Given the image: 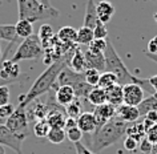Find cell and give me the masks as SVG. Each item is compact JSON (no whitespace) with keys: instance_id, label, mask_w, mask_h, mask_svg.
<instances>
[{"instance_id":"cell-1","label":"cell","mask_w":157,"mask_h":154,"mask_svg":"<svg viewBox=\"0 0 157 154\" xmlns=\"http://www.w3.org/2000/svg\"><path fill=\"white\" fill-rule=\"evenodd\" d=\"M75 51L64 54V56H61L59 60L55 61L53 64H51L48 68H47L44 72H43L40 76L36 78V81L32 84V86L29 88V90L24 94L23 100L19 102V106L27 109L28 108V105L32 104L35 100H37L41 94H44V93L48 92V90L52 89L55 82L57 81V77H59V74H60V72L65 68V66H68L69 61H71V57H72Z\"/></svg>"},{"instance_id":"cell-2","label":"cell","mask_w":157,"mask_h":154,"mask_svg":"<svg viewBox=\"0 0 157 154\" xmlns=\"http://www.w3.org/2000/svg\"><path fill=\"white\" fill-rule=\"evenodd\" d=\"M127 126L128 124L117 120V118H113L107 124L96 128V130L92 133L91 152L97 154L101 150L107 149L108 146L116 144L124 136H127Z\"/></svg>"},{"instance_id":"cell-3","label":"cell","mask_w":157,"mask_h":154,"mask_svg":"<svg viewBox=\"0 0 157 154\" xmlns=\"http://www.w3.org/2000/svg\"><path fill=\"white\" fill-rule=\"evenodd\" d=\"M104 57H105V70L115 74L120 85L124 86L128 84H137L143 86V88L145 85L151 86L148 82V78L147 80L145 78H139L129 72L128 68L123 62V60L120 58L116 48L109 40H107V48L104 51Z\"/></svg>"},{"instance_id":"cell-4","label":"cell","mask_w":157,"mask_h":154,"mask_svg":"<svg viewBox=\"0 0 157 154\" xmlns=\"http://www.w3.org/2000/svg\"><path fill=\"white\" fill-rule=\"evenodd\" d=\"M19 7V20H27L29 23H36L39 20L57 17L60 12L53 7H45L37 0H17Z\"/></svg>"},{"instance_id":"cell-5","label":"cell","mask_w":157,"mask_h":154,"mask_svg":"<svg viewBox=\"0 0 157 154\" xmlns=\"http://www.w3.org/2000/svg\"><path fill=\"white\" fill-rule=\"evenodd\" d=\"M43 54H44V49L41 47L40 39L37 35L33 33L20 43V45L15 51L11 60L13 62H19L23 60H37Z\"/></svg>"},{"instance_id":"cell-6","label":"cell","mask_w":157,"mask_h":154,"mask_svg":"<svg viewBox=\"0 0 157 154\" xmlns=\"http://www.w3.org/2000/svg\"><path fill=\"white\" fill-rule=\"evenodd\" d=\"M4 125L13 133L27 134L28 125H29L28 117H27V109L17 105V108H15L12 114L6 120Z\"/></svg>"},{"instance_id":"cell-7","label":"cell","mask_w":157,"mask_h":154,"mask_svg":"<svg viewBox=\"0 0 157 154\" xmlns=\"http://www.w3.org/2000/svg\"><path fill=\"white\" fill-rule=\"evenodd\" d=\"M25 138H27V134L13 133V132H11L4 124L0 125V145L8 146V148L12 149L16 154H23L21 145Z\"/></svg>"},{"instance_id":"cell-8","label":"cell","mask_w":157,"mask_h":154,"mask_svg":"<svg viewBox=\"0 0 157 154\" xmlns=\"http://www.w3.org/2000/svg\"><path fill=\"white\" fill-rule=\"evenodd\" d=\"M145 100L144 88L137 84H128L123 86V104L139 106Z\"/></svg>"},{"instance_id":"cell-9","label":"cell","mask_w":157,"mask_h":154,"mask_svg":"<svg viewBox=\"0 0 157 154\" xmlns=\"http://www.w3.org/2000/svg\"><path fill=\"white\" fill-rule=\"evenodd\" d=\"M60 108H61L60 105L51 102V110L45 118L47 122L51 126V129H64L65 128V120H67L65 109H60Z\"/></svg>"},{"instance_id":"cell-10","label":"cell","mask_w":157,"mask_h":154,"mask_svg":"<svg viewBox=\"0 0 157 154\" xmlns=\"http://www.w3.org/2000/svg\"><path fill=\"white\" fill-rule=\"evenodd\" d=\"M116 116V108L111 104H103L100 106H96L95 110H93V117H95L96 121V126H99L107 124L108 121L113 120Z\"/></svg>"},{"instance_id":"cell-11","label":"cell","mask_w":157,"mask_h":154,"mask_svg":"<svg viewBox=\"0 0 157 154\" xmlns=\"http://www.w3.org/2000/svg\"><path fill=\"white\" fill-rule=\"evenodd\" d=\"M115 117L117 120L125 122V124H132V122H136L140 118V112L136 106L121 104L116 108V116Z\"/></svg>"},{"instance_id":"cell-12","label":"cell","mask_w":157,"mask_h":154,"mask_svg":"<svg viewBox=\"0 0 157 154\" xmlns=\"http://www.w3.org/2000/svg\"><path fill=\"white\" fill-rule=\"evenodd\" d=\"M85 69H96L99 72H105V57L104 53H92L87 49L84 52Z\"/></svg>"},{"instance_id":"cell-13","label":"cell","mask_w":157,"mask_h":154,"mask_svg":"<svg viewBox=\"0 0 157 154\" xmlns=\"http://www.w3.org/2000/svg\"><path fill=\"white\" fill-rule=\"evenodd\" d=\"M35 106L33 108H28V112H27V117H28V121L32 120H45L47 116L49 113V105L51 104H45V102H41L39 100H35Z\"/></svg>"},{"instance_id":"cell-14","label":"cell","mask_w":157,"mask_h":154,"mask_svg":"<svg viewBox=\"0 0 157 154\" xmlns=\"http://www.w3.org/2000/svg\"><path fill=\"white\" fill-rule=\"evenodd\" d=\"M96 13L97 20L101 21L103 24H107V23L111 21L113 13H115V7L108 0H101L96 4Z\"/></svg>"},{"instance_id":"cell-15","label":"cell","mask_w":157,"mask_h":154,"mask_svg":"<svg viewBox=\"0 0 157 154\" xmlns=\"http://www.w3.org/2000/svg\"><path fill=\"white\" fill-rule=\"evenodd\" d=\"M76 96H75V92L72 89V86L69 85H59L56 89V94H55V100H56V104L60 106H67L72 102Z\"/></svg>"},{"instance_id":"cell-16","label":"cell","mask_w":157,"mask_h":154,"mask_svg":"<svg viewBox=\"0 0 157 154\" xmlns=\"http://www.w3.org/2000/svg\"><path fill=\"white\" fill-rule=\"evenodd\" d=\"M76 125L83 133H93L97 128L93 113H91V112L81 113L80 116L76 118Z\"/></svg>"},{"instance_id":"cell-17","label":"cell","mask_w":157,"mask_h":154,"mask_svg":"<svg viewBox=\"0 0 157 154\" xmlns=\"http://www.w3.org/2000/svg\"><path fill=\"white\" fill-rule=\"evenodd\" d=\"M83 78H84L83 73H76V72H73L71 68L65 66V68L60 72V74H59L57 81H59V85L73 86V85H76L80 80H83Z\"/></svg>"},{"instance_id":"cell-18","label":"cell","mask_w":157,"mask_h":154,"mask_svg":"<svg viewBox=\"0 0 157 154\" xmlns=\"http://www.w3.org/2000/svg\"><path fill=\"white\" fill-rule=\"evenodd\" d=\"M105 96H107V102L117 108L119 105L123 104V85L115 84L109 88L104 89Z\"/></svg>"},{"instance_id":"cell-19","label":"cell","mask_w":157,"mask_h":154,"mask_svg":"<svg viewBox=\"0 0 157 154\" xmlns=\"http://www.w3.org/2000/svg\"><path fill=\"white\" fill-rule=\"evenodd\" d=\"M68 68H71L73 72L76 73H84L85 70V58H84V52L80 48H76V51L73 52L71 61L68 64Z\"/></svg>"},{"instance_id":"cell-20","label":"cell","mask_w":157,"mask_h":154,"mask_svg":"<svg viewBox=\"0 0 157 154\" xmlns=\"http://www.w3.org/2000/svg\"><path fill=\"white\" fill-rule=\"evenodd\" d=\"M145 129L143 122H132V124H128L127 126V136L133 138L135 141L140 142L143 138H145Z\"/></svg>"},{"instance_id":"cell-21","label":"cell","mask_w":157,"mask_h":154,"mask_svg":"<svg viewBox=\"0 0 157 154\" xmlns=\"http://www.w3.org/2000/svg\"><path fill=\"white\" fill-rule=\"evenodd\" d=\"M57 39L63 43H65V44H73V43H76V39H77V31L73 28V27H63V28L59 31L56 33Z\"/></svg>"},{"instance_id":"cell-22","label":"cell","mask_w":157,"mask_h":154,"mask_svg":"<svg viewBox=\"0 0 157 154\" xmlns=\"http://www.w3.org/2000/svg\"><path fill=\"white\" fill-rule=\"evenodd\" d=\"M15 32H16L17 37L27 39L31 35H33V24L27 20H19L15 24Z\"/></svg>"},{"instance_id":"cell-23","label":"cell","mask_w":157,"mask_h":154,"mask_svg":"<svg viewBox=\"0 0 157 154\" xmlns=\"http://www.w3.org/2000/svg\"><path fill=\"white\" fill-rule=\"evenodd\" d=\"M87 100L91 102L92 105H95V106H100V105H103V104H107V96H105V90L99 88V86H95V88L91 90V93L88 94Z\"/></svg>"},{"instance_id":"cell-24","label":"cell","mask_w":157,"mask_h":154,"mask_svg":"<svg viewBox=\"0 0 157 154\" xmlns=\"http://www.w3.org/2000/svg\"><path fill=\"white\" fill-rule=\"evenodd\" d=\"M137 109L140 112V117H144L145 114L152 112V110H156L157 112V97L156 96L145 97V100L137 106Z\"/></svg>"},{"instance_id":"cell-25","label":"cell","mask_w":157,"mask_h":154,"mask_svg":"<svg viewBox=\"0 0 157 154\" xmlns=\"http://www.w3.org/2000/svg\"><path fill=\"white\" fill-rule=\"evenodd\" d=\"M93 39H95V37H93V29L83 25L80 29L77 31L76 44L77 45H89Z\"/></svg>"},{"instance_id":"cell-26","label":"cell","mask_w":157,"mask_h":154,"mask_svg":"<svg viewBox=\"0 0 157 154\" xmlns=\"http://www.w3.org/2000/svg\"><path fill=\"white\" fill-rule=\"evenodd\" d=\"M72 89H73V92H75V96H76V98L80 100V98H87L88 97V94L91 93V90L93 89V86H91L83 78V80H80L76 85H73Z\"/></svg>"},{"instance_id":"cell-27","label":"cell","mask_w":157,"mask_h":154,"mask_svg":"<svg viewBox=\"0 0 157 154\" xmlns=\"http://www.w3.org/2000/svg\"><path fill=\"white\" fill-rule=\"evenodd\" d=\"M37 36H39V39H40L43 49H45L47 45H48V43H49V40L55 36V33L52 31V27H51L49 24H43L40 27V29H39Z\"/></svg>"},{"instance_id":"cell-28","label":"cell","mask_w":157,"mask_h":154,"mask_svg":"<svg viewBox=\"0 0 157 154\" xmlns=\"http://www.w3.org/2000/svg\"><path fill=\"white\" fill-rule=\"evenodd\" d=\"M17 35L15 32V25H0V40H6L8 43L16 41Z\"/></svg>"},{"instance_id":"cell-29","label":"cell","mask_w":157,"mask_h":154,"mask_svg":"<svg viewBox=\"0 0 157 154\" xmlns=\"http://www.w3.org/2000/svg\"><path fill=\"white\" fill-rule=\"evenodd\" d=\"M49 130H51V126L48 122H47V120H39L35 122V125H33V133H35V136L39 138H47Z\"/></svg>"},{"instance_id":"cell-30","label":"cell","mask_w":157,"mask_h":154,"mask_svg":"<svg viewBox=\"0 0 157 154\" xmlns=\"http://www.w3.org/2000/svg\"><path fill=\"white\" fill-rule=\"evenodd\" d=\"M115 84H119V81H117V77L115 76L113 73L111 72H101V76H100V81H99V88L101 89H107L109 86L115 85Z\"/></svg>"},{"instance_id":"cell-31","label":"cell","mask_w":157,"mask_h":154,"mask_svg":"<svg viewBox=\"0 0 157 154\" xmlns=\"http://www.w3.org/2000/svg\"><path fill=\"white\" fill-rule=\"evenodd\" d=\"M81 109H83V106H81V101L78 100V98H75L69 105L65 106V114H67V117L77 118L81 114Z\"/></svg>"},{"instance_id":"cell-32","label":"cell","mask_w":157,"mask_h":154,"mask_svg":"<svg viewBox=\"0 0 157 154\" xmlns=\"http://www.w3.org/2000/svg\"><path fill=\"white\" fill-rule=\"evenodd\" d=\"M47 138H48L51 144H61V142L65 141L67 133L64 129H51Z\"/></svg>"},{"instance_id":"cell-33","label":"cell","mask_w":157,"mask_h":154,"mask_svg":"<svg viewBox=\"0 0 157 154\" xmlns=\"http://www.w3.org/2000/svg\"><path fill=\"white\" fill-rule=\"evenodd\" d=\"M83 74H84V80L91 86L95 88V86L99 85L101 72H99V70H96V69H85Z\"/></svg>"},{"instance_id":"cell-34","label":"cell","mask_w":157,"mask_h":154,"mask_svg":"<svg viewBox=\"0 0 157 154\" xmlns=\"http://www.w3.org/2000/svg\"><path fill=\"white\" fill-rule=\"evenodd\" d=\"M105 48H107V40L103 39H93L88 45V51L92 53H104Z\"/></svg>"},{"instance_id":"cell-35","label":"cell","mask_w":157,"mask_h":154,"mask_svg":"<svg viewBox=\"0 0 157 154\" xmlns=\"http://www.w3.org/2000/svg\"><path fill=\"white\" fill-rule=\"evenodd\" d=\"M67 133V138L72 142V144H77V142H81V138H83V132L75 126V128H71V129H67L65 130Z\"/></svg>"},{"instance_id":"cell-36","label":"cell","mask_w":157,"mask_h":154,"mask_svg":"<svg viewBox=\"0 0 157 154\" xmlns=\"http://www.w3.org/2000/svg\"><path fill=\"white\" fill-rule=\"evenodd\" d=\"M93 37L95 39H103V40H107V37H108L107 27L99 20H97L95 28H93Z\"/></svg>"},{"instance_id":"cell-37","label":"cell","mask_w":157,"mask_h":154,"mask_svg":"<svg viewBox=\"0 0 157 154\" xmlns=\"http://www.w3.org/2000/svg\"><path fill=\"white\" fill-rule=\"evenodd\" d=\"M10 104V86L0 85V106Z\"/></svg>"},{"instance_id":"cell-38","label":"cell","mask_w":157,"mask_h":154,"mask_svg":"<svg viewBox=\"0 0 157 154\" xmlns=\"http://www.w3.org/2000/svg\"><path fill=\"white\" fill-rule=\"evenodd\" d=\"M145 138H147V140L151 142L152 145H156L157 144V124H153L152 128L147 130Z\"/></svg>"},{"instance_id":"cell-39","label":"cell","mask_w":157,"mask_h":154,"mask_svg":"<svg viewBox=\"0 0 157 154\" xmlns=\"http://www.w3.org/2000/svg\"><path fill=\"white\" fill-rule=\"evenodd\" d=\"M139 149L143 154H152L153 145L147 140V138H143V140L139 142Z\"/></svg>"},{"instance_id":"cell-40","label":"cell","mask_w":157,"mask_h":154,"mask_svg":"<svg viewBox=\"0 0 157 154\" xmlns=\"http://www.w3.org/2000/svg\"><path fill=\"white\" fill-rule=\"evenodd\" d=\"M124 148H125V150H128V152L133 153L137 148H139V142L135 141L133 138L127 136V137H125V140H124Z\"/></svg>"},{"instance_id":"cell-41","label":"cell","mask_w":157,"mask_h":154,"mask_svg":"<svg viewBox=\"0 0 157 154\" xmlns=\"http://www.w3.org/2000/svg\"><path fill=\"white\" fill-rule=\"evenodd\" d=\"M15 110L13 105L12 104H8V105H4V106H0V118L2 120H7L11 114H12V112Z\"/></svg>"},{"instance_id":"cell-42","label":"cell","mask_w":157,"mask_h":154,"mask_svg":"<svg viewBox=\"0 0 157 154\" xmlns=\"http://www.w3.org/2000/svg\"><path fill=\"white\" fill-rule=\"evenodd\" d=\"M147 52H148V54H155V56L157 54V36H155L148 43Z\"/></svg>"},{"instance_id":"cell-43","label":"cell","mask_w":157,"mask_h":154,"mask_svg":"<svg viewBox=\"0 0 157 154\" xmlns=\"http://www.w3.org/2000/svg\"><path fill=\"white\" fill-rule=\"evenodd\" d=\"M75 149H76V154H95V153H92L89 149L85 148V146L81 144V142H77V144H75Z\"/></svg>"},{"instance_id":"cell-44","label":"cell","mask_w":157,"mask_h":154,"mask_svg":"<svg viewBox=\"0 0 157 154\" xmlns=\"http://www.w3.org/2000/svg\"><path fill=\"white\" fill-rule=\"evenodd\" d=\"M148 82L149 85H151V88L153 89V93H155V96L157 97V74H155V76L149 77L148 78Z\"/></svg>"},{"instance_id":"cell-45","label":"cell","mask_w":157,"mask_h":154,"mask_svg":"<svg viewBox=\"0 0 157 154\" xmlns=\"http://www.w3.org/2000/svg\"><path fill=\"white\" fill-rule=\"evenodd\" d=\"M144 118H147V120H149V121H152V122H155V124H157V112H156V110H152V112H149V113L145 114Z\"/></svg>"},{"instance_id":"cell-46","label":"cell","mask_w":157,"mask_h":154,"mask_svg":"<svg viewBox=\"0 0 157 154\" xmlns=\"http://www.w3.org/2000/svg\"><path fill=\"white\" fill-rule=\"evenodd\" d=\"M76 125V118H72V117H67L65 120V128L64 129H71V128H75Z\"/></svg>"},{"instance_id":"cell-47","label":"cell","mask_w":157,"mask_h":154,"mask_svg":"<svg viewBox=\"0 0 157 154\" xmlns=\"http://www.w3.org/2000/svg\"><path fill=\"white\" fill-rule=\"evenodd\" d=\"M37 2H40L43 6H45V7H52L51 6V0H37Z\"/></svg>"},{"instance_id":"cell-48","label":"cell","mask_w":157,"mask_h":154,"mask_svg":"<svg viewBox=\"0 0 157 154\" xmlns=\"http://www.w3.org/2000/svg\"><path fill=\"white\" fill-rule=\"evenodd\" d=\"M148 56H149V57H152V58H153V60H155V61L157 60V57L155 56V54H148Z\"/></svg>"},{"instance_id":"cell-49","label":"cell","mask_w":157,"mask_h":154,"mask_svg":"<svg viewBox=\"0 0 157 154\" xmlns=\"http://www.w3.org/2000/svg\"><path fill=\"white\" fill-rule=\"evenodd\" d=\"M0 154H6L4 150H3V146H2V145H0Z\"/></svg>"},{"instance_id":"cell-50","label":"cell","mask_w":157,"mask_h":154,"mask_svg":"<svg viewBox=\"0 0 157 154\" xmlns=\"http://www.w3.org/2000/svg\"><path fill=\"white\" fill-rule=\"evenodd\" d=\"M153 19H155V21H156V23H157V12H156V13H155V15H153Z\"/></svg>"},{"instance_id":"cell-51","label":"cell","mask_w":157,"mask_h":154,"mask_svg":"<svg viewBox=\"0 0 157 154\" xmlns=\"http://www.w3.org/2000/svg\"><path fill=\"white\" fill-rule=\"evenodd\" d=\"M2 124H6V121H4V120H2V118H0V125H2Z\"/></svg>"},{"instance_id":"cell-52","label":"cell","mask_w":157,"mask_h":154,"mask_svg":"<svg viewBox=\"0 0 157 154\" xmlns=\"http://www.w3.org/2000/svg\"><path fill=\"white\" fill-rule=\"evenodd\" d=\"M2 54H3V53H2V48H0V58H2Z\"/></svg>"},{"instance_id":"cell-53","label":"cell","mask_w":157,"mask_h":154,"mask_svg":"<svg viewBox=\"0 0 157 154\" xmlns=\"http://www.w3.org/2000/svg\"><path fill=\"white\" fill-rule=\"evenodd\" d=\"M151 2H155V3H156V2H157V0H151Z\"/></svg>"}]
</instances>
